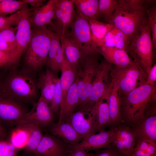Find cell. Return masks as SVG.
Here are the masks:
<instances>
[{
  "mask_svg": "<svg viewBox=\"0 0 156 156\" xmlns=\"http://www.w3.org/2000/svg\"><path fill=\"white\" fill-rule=\"evenodd\" d=\"M73 0L77 9L87 19L99 20V0Z\"/></svg>",
  "mask_w": 156,
  "mask_h": 156,
  "instance_id": "4dcf8cb0",
  "label": "cell"
},
{
  "mask_svg": "<svg viewBox=\"0 0 156 156\" xmlns=\"http://www.w3.org/2000/svg\"><path fill=\"white\" fill-rule=\"evenodd\" d=\"M124 156H131V155H130V156H126V155H125Z\"/></svg>",
  "mask_w": 156,
  "mask_h": 156,
  "instance_id": "f5cc1de1",
  "label": "cell"
},
{
  "mask_svg": "<svg viewBox=\"0 0 156 156\" xmlns=\"http://www.w3.org/2000/svg\"><path fill=\"white\" fill-rule=\"evenodd\" d=\"M62 97V91L60 79L55 77V88L49 107L54 114L60 109Z\"/></svg>",
  "mask_w": 156,
  "mask_h": 156,
  "instance_id": "74e56055",
  "label": "cell"
},
{
  "mask_svg": "<svg viewBox=\"0 0 156 156\" xmlns=\"http://www.w3.org/2000/svg\"><path fill=\"white\" fill-rule=\"evenodd\" d=\"M28 132L23 128L16 127L12 132L9 140L18 150L25 147L28 139Z\"/></svg>",
  "mask_w": 156,
  "mask_h": 156,
  "instance_id": "e575fe53",
  "label": "cell"
},
{
  "mask_svg": "<svg viewBox=\"0 0 156 156\" xmlns=\"http://www.w3.org/2000/svg\"><path fill=\"white\" fill-rule=\"evenodd\" d=\"M117 0H99L98 14L99 19H103L105 23L112 25L113 15L116 9Z\"/></svg>",
  "mask_w": 156,
  "mask_h": 156,
  "instance_id": "1f68e13d",
  "label": "cell"
},
{
  "mask_svg": "<svg viewBox=\"0 0 156 156\" xmlns=\"http://www.w3.org/2000/svg\"><path fill=\"white\" fill-rule=\"evenodd\" d=\"M32 155H31V156L30 155V156H39V155H35V154H32Z\"/></svg>",
  "mask_w": 156,
  "mask_h": 156,
  "instance_id": "f907efd6",
  "label": "cell"
},
{
  "mask_svg": "<svg viewBox=\"0 0 156 156\" xmlns=\"http://www.w3.org/2000/svg\"><path fill=\"white\" fill-rule=\"evenodd\" d=\"M57 1L63 12L61 36H63L68 32V30L75 18L76 11L73 0H57Z\"/></svg>",
  "mask_w": 156,
  "mask_h": 156,
  "instance_id": "f1b7e54d",
  "label": "cell"
},
{
  "mask_svg": "<svg viewBox=\"0 0 156 156\" xmlns=\"http://www.w3.org/2000/svg\"><path fill=\"white\" fill-rule=\"evenodd\" d=\"M27 69L10 73L2 81L0 92L24 103L33 102L39 90L37 81L31 71Z\"/></svg>",
  "mask_w": 156,
  "mask_h": 156,
  "instance_id": "3957f363",
  "label": "cell"
},
{
  "mask_svg": "<svg viewBox=\"0 0 156 156\" xmlns=\"http://www.w3.org/2000/svg\"><path fill=\"white\" fill-rule=\"evenodd\" d=\"M54 0H49L46 4L45 11V21L46 25H51L54 16Z\"/></svg>",
  "mask_w": 156,
  "mask_h": 156,
  "instance_id": "b9f144b4",
  "label": "cell"
},
{
  "mask_svg": "<svg viewBox=\"0 0 156 156\" xmlns=\"http://www.w3.org/2000/svg\"><path fill=\"white\" fill-rule=\"evenodd\" d=\"M115 132V127L107 131L99 132L98 133L90 134L84 138L82 141L69 146L76 148H82L87 151L108 148L112 146Z\"/></svg>",
  "mask_w": 156,
  "mask_h": 156,
  "instance_id": "9a60e30c",
  "label": "cell"
},
{
  "mask_svg": "<svg viewBox=\"0 0 156 156\" xmlns=\"http://www.w3.org/2000/svg\"><path fill=\"white\" fill-rule=\"evenodd\" d=\"M147 75L145 83L150 85H155V83L156 81V64L152 66Z\"/></svg>",
  "mask_w": 156,
  "mask_h": 156,
  "instance_id": "bcb514c9",
  "label": "cell"
},
{
  "mask_svg": "<svg viewBox=\"0 0 156 156\" xmlns=\"http://www.w3.org/2000/svg\"><path fill=\"white\" fill-rule=\"evenodd\" d=\"M77 80L76 78L68 90L64 100L61 103L58 122H65L78 106L79 101L77 91Z\"/></svg>",
  "mask_w": 156,
  "mask_h": 156,
  "instance_id": "44dd1931",
  "label": "cell"
},
{
  "mask_svg": "<svg viewBox=\"0 0 156 156\" xmlns=\"http://www.w3.org/2000/svg\"><path fill=\"white\" fill-rule=\"evenodd\" d=\"M18 127L23 128L29 134L28 141L24 148V152L28 154H34L43 136L41 128L31 123L25 124Z\"/></svg>",
  "mask_w": 156,
  "mask_h": 156,
  "instance_id": "83f0119b",
  "label": "cell"
},
{
  "mask_svg": "<svg viewBox=\"0 0 156 156\" xmlns=\"http://www.w3.org/2000/svg\"><path fill=\"white\" fill-rule=\"evenodd\" d=\"M50 131L54 136H57L69 145L78 143L83 139L70 124L66 121L53 123Z\"/></svg>",
  "mask_w": 156,
  "mask_h": 156,
  "instance_id": "cb8c5ba5",
  "label": "cell"
},
{
  "mask_svg": "<svg viewBox=\"0 0 156 156\" xmlns=\"http://www.w3.org/2000/svg\"><path fill=\"white\" fill-rule=\"evenodd\" d=\"M67 148V156H93V154L88 152L82 148L68 146Z\"/></svg>",
  "mask_w": 156,
  "mask_h": 156,
  "instance_id": "ee69618b",
  "label": "cell"
},
{
  "mask_svg": "<svg viewBox=\"0 0 156 156\" xmlns=\"http://www.w3.org/2000/svg\"><path fill=\"white\" fill-rule=\"evenodd\" d=\"M110 76L111 81L118 86L122 95L145 83L146 77L145 72L136 64L122 67L113 66Z\"/></svg>",
  "mask_w": 156,
  "mask_h": 156,
  "instance_id": "52a82bcc",
  "label": "cell"
},
{
  "mask_svg": "<svg viewBox=\"0 0 156 156\" xmlns=\"http://www.w3.org/2000/svg\"><path fill=\"white\" fill-rule=\"evenodd\" d=\"M8 27L0 30V50L9 57L8 63L13 56L16 49L15 32L16 27Z\"/></svg>",
  "mask_w": 156,
  "mask_h": 156,
  "instance_id": "484cf974",
  "label": "cell"
},
{
  "mask_svg": "<svg viewBox=\"0 0 156 156\" xmlns=\"http://www.w3.org/2000/svg\"><path fill=\"white\" fill-rule=\"evenodd\" d=\"M115 47L126 51L130 41L127 36L114 26Z\"/></svg>",
  "mask_w": 156,
  "mask_h": 156,
  "instance_id": "ab89813d",
  "label": "cell"
},
{
  "mask_svg": "<svg viewBox=\"0 0 156 156\" xmlns=\"http://www.w3.org/2000/svg\"><path fill=\"white\" fill-rule=\"evenodd\" d=\"M131 156H156V143L147 140L137 142Z\"/></svg>",
  "mask_w": 156,
  "mask_h": 156,
  "instance_id": "d6a6232c",
  "label": "cell"
},
{
  "mask_svg": "<svg viewBox=\"0 0 156 156\" xmlns=\"http://www.w3.org/2000/svg\"><path fill=\"white\" fill-rule=\"evenodd\" d=\"M146 13L151 32L154 53L156 49V6L153 2L148 7Z\"/></svg>",
  "mask_w": 156,
  "mask_h": 156,
  "instance_id": "d590c367",
  "label": "cell"
},
{
  "mask_svg": "<svg viewBox=\"0 0 156 156\" xmlns=\"http://www.w3.org/2000/svg\"><path fill=\"white\" fill-rule=\"evenodd\" d=\"M107 101L110 117V125H116L121 122L120 97L117 84L111 81L107 90Z\"/></svg>",
  "mask_w": 156,
  "mask_h": 156,
  "instance_id": "7402d4cb",
  "label": "cell"
},
{
  "mask_svg": "<svg viewBox=\"0 0 156 156\" xmlns=\"http://www.w3.org/2000/svg\"><path fill=\"white\" fill-rule=\"evenodd\" d=\"M64 57L77 74V70L84 54L77 45L66 35L59 37Z\"/></svg>",
  "mask_w": 156,
  "mask_h": 156,
  "instance_id": "ffe728a7",
  "label": "cell"
},
{
  "mask_svg": "<svg viewBox=\"0 0 156 156\" xmlns=\"http://www.w3.org/2000/svg\"><path fill=\"white\" fill-rule=\"evenodd\" d=\"M135 143L134 135L129 126L117 125L115 127L112 146L120 153L126 156L131 155Z\"/></svg>",
  "mask_w": 156,
  "mask_h": 156,
  "instance_id": "5bb4252c",
  "label": "cell"
},
{
  "mask_svg": "<svg viewBox=\"0 0 156 156\" xmlns=\"http://www.w3.org/2000/svg\"><path fill=\"white\" fill-rule=\"evenodd\" d=\"M7 135L5 127L0 122V140L4 139Z\"/></svg>",
  "mask_w": 156,
  "mask_h": 156,
  "instance_id": "681fc988",
  "label": "cell"
},
{
  "mask_svg": "<svg viewBox=\"0 0 156 156\" xmlns=\"http://www.w3.org/2000/svg\"><path fill=\"white\" fill-rule=\"evenodd\" d=\"M93 156H124L114 147L112 146L103 149L96 150Z\"/></svg>",
  "mask_w": 156,
  "mask_h": 156,
  "instance_id": "7bdbcfd3",
  "label": "cell"
},
{
  "mask_svg": "<svg viewBox=\"0 0 156 156\" xmlns=\"http://www.w3.org/2000/svg\"><path fill=\"white\" fill-rule=\"evenodd\" d=\"M113 66L105 60L100 63L88 97L80 110L86 114L89 113L100 100L110 85L109 77Z\"/></svg>",
  "mask_w": 156,
  "mask_h": 156,
  "instance_id": "30bf717a",
  "label": "cell"
},
{
  "mask_svg": "<svg viewBox=\"0 0 156 156\" xmlns=\"http://www.w3.org/2000/svg\"><path fill=\"white\" fill-rule=\"evenodd\" d=\"M92 39L98 47L101 46L106 34L113 27V25L99 20L87 19Z\"/></svg>",
  "mask_w": 156,
  "mask_h": 156,
  "instance_id": "f546056e",
  "label": "cell"
},
{
  "mask_svg": "<svg viewBox=\"0 0 156 156\" xmlns=\"http://www.w3.org/2000/svg\"><path fill=\"white\" fill-rule=\"evenodd\" d=\"M46 8L45 4L32 11L30 20L32 28H40L47 26L45 21Z\"/></svg>",
  "mask_w": 156,
  "mask_h": 156,
  "instance_id": "8d00e7d4",
  "label": "cell"
},
{
  "mask_svg": "<svg viewBox=\"0 0 156 156\" xmlns=\"http://www.w3.org/2000/svg\"><path fill=\"white\" fill-rule=\"evenodd\" d=\"M98 53L84 55L77 71L78 106L80 109L89 95L92 83L98 71L100 63Z\"/></svg>",
  "mask_w": 156,
  "mask_h": 156,
  "instance_id": "8992f818",
  "label": "cell"
},
{
  "mask_svg": "<svg viewBox=\"0 0 156 156\" xmlns=\"http://www.w3.org/2000/svg\"><path fill=\"white\" fill-rule=\"evenodd\" d=\"M24 103L0 92V122L6 125H15L28 111Z\"/></svg>",
  "mask_w": 156,
  "mask_h": 156,
  "instance_id": "7c38bea8",
  "label": "cell"
},
{
  "mask_svg": "<svg viewBox=\"0 0 156 156\" xmlns=\"http://www.w3.org/2000/svg\"><path fill=\"white\" fill-rule=\"evenodd\" d=\"M97 52L108 63L118 67H122L136 64L125 50L115 47H98Z\"/></svg>",
  "mask_w": 156,
  "mask_h": 156,
  "instance_id": "d6986e66",
  "label": "cell"
},
{
  "mask_svg": "<svg viewBox=\"0 0 156 156\" xmlns=\"http://www.w3.org/2000/svg\"><path fill=\"white\" fill-rule=\"evenodd\" d=\"M25 3L29 4L31 8V11L37 9L42 7L44 4L43 3L46 1L45 0H22Z\"/></svg>",
  "mask_w": 156,
  "mask_h": 156,
  "instance_id": "7dc6e473",
  "label": "cell"
},
{
  "mask_svg": "<svg viewBox=\"0 0 156 156\" xmlns=\"http://www.w3.org/2000/svg\"><path fill=\"white\" fill-rule=\"evenodd\" d=\"M54 114L49 105L41 96L33 104L31 110L24 115L16 123V127L31 123L40 127H45L53 124Z\"/></svg>",
  "mask_w": 156,
  "mask_h": 156,
  "instance_id": "8fae6325",
  "label": "cell"
},
{
  "mask_svg": "<svg viewBox=\"0 0 156 156\" xmlns=\"http://www.w3.org/2000/svg\"><path fill=\"white\" fill-rule=\"evenodd\" d=\"M9 58V57L4 53L0 50V68L7 64Z\"/></svg>",
  "mask_w": 156,
  "mask_h": 156,
  "instance_id": "c3c4849f",
  "label": "cell"
},
{
  "mask_svg": "<svg viewBox=\"0 0 156 156\" xmlns=\"http://www.w3.org/2000/svg\"><path fill=\"white\" fill-rule=\"evenodd\" d=\"M114 27L105 35L101 46L115 47Z\"/></svg>",
  "mask_w": 156,
  "mask_h": 156,
  "instance_id": "f6af8a7d",
  "label": "cell"
},
{
  "mask_svg": "<svg viewBox=\"0 0 156 156\" xmlns=\"http://www.w3.org/2000/svg\"><path fill=\"white\" fill-rule=\"evenodd\" d=\"M25 8L8 16H0V30L9 26H17Z\"/></svg>",
  "mask_w": 156,
  "mask_h": 156,
  "instance_id": "f35d334b",
  "label": "cell"
},
{
  "mask_svg": "<svg viewBox=\"0 0 156 156\" xmlns=\"http://www.w3.org/2000/svg\"><path fill=\"white\" fill-rule=\"evenodd\" d=\"M48 32L50 39V46L47 59L45 64L54 74L60 71L64 56L59 37L49 27Z\"/></svg>",
  "mask_w": 156,
  "mask_h": 156,
  "instance_id": "ac0fdd59",
  "label": "cell"
},
{
  "mask_svg": "<svg viewBox=\"0 0 156 156\" xmlns=\"http://www.w3.org/2000/svg\"><path fill=\"white\" fill-rule=\"evenodd\" d=\"M154 103L149 105L142 118L132 125L136 142L147 140L156 143V108Z\"/></svg>",
  "mask_w": 156,
  "mask_h": 156,
  "instance_id": "4fadbf2b",
  "label": "cell"
},
{
  "mask_svg": "<svg viewBox=\"0 0 156 156\" xmlns=\"http://www.w3.org/2000/svg\"><path fill=\"white\" fill-rule=\"evenodd\" d=\"M32 12L28 6L26 7L16 26V51L13 56L5 66L8 68L15 69L18 66L22 55L30 41L32 36L30 20Z\"/></svg>",
  "mask_w": 156,
  "mask_h": 156,
  "instance_id": "9c48e42d",
  "label": "cell"
},
{
  "mask_svg": "<svg viewBox=\"0 0 156 156\" xmlns=\"http://www.w3.org/2000/svg\"><path fill=\"white\" fill-rule=\"evenodd\" d=\"M2 82V81H1V80L0 79V86L1 83Z\"/></svg>",
  "mask_w": 156,
  "mask_h": 156,
  "instance_id": "816d5d0a",
  "label": "cell"
},
{
  "mask_svg": "<svg viewBox=\"0 0 156 156\" xmlns=\"http://www.w3.org/2000/svg\"><path fill=\"white\" fill-rule=\"evenodd\" d=\"M55 77L53 72L47 68L40 75L37 81V86L40 90V96L49 105L54 92Z\"/></svg>",
  "mask_w": 156,
  "mask_h": 156,
  "instance_id": "d4e9b609",
  "label": "cell"
},
{
  "mask_svg": "<svg viewBox=\"0 0 156 156\" xmlns=\"http://www.w3.org/2000/svg\"><path fill=\"white\" fill-rule=\"evenodd\" d=\"M18 150L9 140H0V156H16Z\"/></svg>",
  "mask_w": 156,
  "mask_h": 156,
  "instance_id": "60d3db41",
  "label": "cell"
},
{
  "mask_svg": "<svg viewBox=\"0 0 156 156\" xmlns=\"http://www.w3.org/2000/svg\"><path fill=\"white\" fill-rule=\"evenodd\" d=\"M76 11L70 31L66 35L77 45L84 55L98 53V47L92 39L87 18L77 9Z\"/></svg>",
  "mask_w": 156,
  "mask_h": 156,
  "instance_id": "ba28073f",
  "label": "cell"
},
{
  "mask_svg": "<svg viewBox=\"0 0 156 156\" xmlns=\"http://www.w3.org/2000/svg\"><path fill=\"white\" fill-rule=\"evenodd\" d=\"M32 29V37L24 52V62L28 69L37 71L40 70L46 62L50 39L47 26Z\"/></svg>",
  "mask_w": 156,
  "mask_h": 156,
  "instance_id": "5b68a950",
  "label": "cell"
},
{
  "mask_svg": "<svg viewBox=\"0 0 156 156\" xmlns=\"http://www.w3.org/2000/svg\"><path fill=\"white\" fill-rule=\"evenodd\" d=\"M27 5L22 0H0V16H6L11 14Z\"/></svg>",
  "mask_w": 156,
  "mask_h": 156,
  "instance_id": "836d02e7",
  "label": "cell"
},
{
  "mask_svg": "<svg viewBox=\"0 0 156 156\" xmlns=\"http://www.w3.org/2000/svg\"><path fill=\"white\" fill-rule=\"evenodd\" d=\"M67 148L62 140L46 133L34 154L40 156H67Z\"/></svg>",
  "mask_w": 156,
  "mask_h": 156,
  "instance_id": "2e32d148",
  "label": "cell"
},
{
  "mask_svg": "<svg viewBox=\"0 0 156 156\" xmlns=\"http://www.w3.org/2000/svg\"><path fill=\"white\" fill-rule=\"evenodd\" d=\"M60 71L61 73L60 79L62 91L61 103L64 100L69 88L75 81L77 73L64 57Z\"/></svg>",
  "mask_w": 156,
  "mask_h": 156,
  "instance_id": "4316f807",
  "label": "cell"
},
{
  "mask_svg": "<svg viewBox=\"0 0 156 156\" xmlns=\"http://www.w3.org/2000/svg\"><path fill=\"white\" fill-rule=\"evenodd\" d=\"M91 111H92L95 115L94 133L97 131L101 132L105 131V127L110 125V117L107 91Z\"/></svg>",
  "mask_w": 156,
  "mask_h": 156,
  "instance_id": "603a6c76",
  "label": "cell"
},
{
  "mask_svg": "<svg viewBox=\"0 0 156 156\" xmlns=\"http://www.w3.org/2000/svg\"><path fill=\"white\" fill-rule=\"evenodd\" d=\"M153 0H117L112 25L125 34L131 41L139 31L147 16L146 10Z\"/></svg>",
  "mask_w": 156,
  "mask_h": 156,
  "instance_id": "6da1fadb",
  "label": "cell"
},
{
  "mask_svg": "<svg viewBox=\"0 0 156 156\" xmlns=\"http://www.w3.org/2000/svg\"><path fill=\"white\" fill-rule=\"evenodd\" d=\"M126 51L131 56L133 62L147 75L152 66L154 53L147 16L139 31L130 41Z\"/></svg>",
  "mask_w": 156,
  "mask_h": 156,
  "instance_id": "277c9868",
  "label": "cell"
},
{
  "mask_svg": "<svg viewBox=\"0 0 156 156\" xmlns=\"http://www.w3.org/2000/svg\"><path fill=\"white\" fill-rule=\"evenodd\" d=\"M155 85L144 83L120 97L121 122L131 126L142 118L149 105L156 100Z\"/></svg>",
  "mask_w": 156,
  "mask_h": 156,
  "instance_id": "7a4b0ae2",
  "label": "cell"
},
{
  "mask_svg": "<svg viewBox=\"0 0 156 156\" xmlns=\"http://www.w3.org/2000/svg\"><path fill=\"white\" fill-rule=\"evenodd\" d=\"M79 110L73 113L66 120L72 126L77 133L83 139L87 136L94 133L95 117L94 113L91 111L88 114Z\"/></svg>",
  "mask_w": 156,
  "mask_h": 156,
  "instance_id": "e0dca14e",
  "label": "cell"
}]
</instances>
